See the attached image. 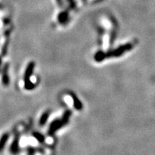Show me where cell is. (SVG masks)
Here are the masks:
<instances>
[{
	"mask_svg": "<svg viewBox=\"0 0 155 155\" xmlns=\"http://www.w3.org/2000/svg\"><path fill=\"white\" fill-rule=\"evenodd\" d=\"M35 68V63L30 62L27 65L24 73V88L27 91L33 90L35 88V84L31 81V77L33 74V71Z\"/></svg>",
	"mask_w": 155,
	"mask_h": 155,
	"instance_id": "6da1fadb",
	"label": "cell"
},
{
	"mask_svg": "<svg viewBox=\"0 0 155 155\" xmlns=\"http://www.w3.org/2000/svg\"><path fill=\"white\" fill-rule=\"evenodd\" d=\"M70 116V112H65L63 116L62 119H55L50 124L49 129H48V134L50 136L53 135L55 133V131L58 130L60 128H61L65 124L67 123L68 121V118Z\"/></svg>",
	"mask_w": 155,
	"mask_h": 155,
	"instance_id": "7a4b0ae2",
	"label": "cell"
},
{
	"mask_svg": "<svg viewBox=\"0 0 155 155\" xmlns=\"http://www.w3.org/2000/svg\"><path fill=\"white\" fill-rule=\"evenodd\" d=\"M9 64L6 63L4 65L2 71V82L5 86H8L9 84Z\"/></svg>",
	"mask_w": 155,
	"mask_h": 155,
	"instance_id": "3957f363",
	"label": "cell"
},
{
	"mask_svg": "<svg viewBox=\"0 0 155 155\" xmlns=\"http://www.w3.org/2000/svg\"><path fill=\"white\" fill-rule=\"evenodd\" d=\"M19 135L17 134L15 136L14 140L12 142V144L10 146V152L12 154H17L19 152Z\"/></svg>",
	"mask_w": 155,
	"mask_h": 155,
	"instance_id": "277c9868",
	"label": "cell"
},
{
	"mask_svg": "<svg viewBox=\"0 0 155 155\" xmlns=\"http://www.w3.org/2000/svg\"><path fill=\"white\" fill-rule=\"evenodd\" d=\"M9 134L8 133H5L2 136L1 138H0V152L3 150V149L5 148L6 144L7 143V141L9 140Z\"/></svg>",
	"mask_w": 155,
	"mask_h": 155,
	"instance_id": "5b68a950",
	"label": "cell"
},
{
	"mask_svg": "<svg viewBox=\"0 0 155 155\" xmlns=\"http://www.w3.org/2000/svg\"><path fill=\"white\" fill-rule=\"evenodd\" d=\"M50 116V111H45L40 116V120H39V124L40 126H44L47 123L48 119Z\"/></svg>",
	"mask_w": 155,
	"mask_h": 155,
	"instance_id": "8992f818",
	"label": "cell"
},
{
	"mask_svg": "<svg viewBox=\"0 0 155 155\" xmlns=\"http://www.w3.org/2000/svg\"><path fill=\"white\" fill-rule=\"evenodd\" d=\"M68 17V12L67 11H63L58 15V21L63 24V23L66 22Z\"/></svg>",
	"mask_w": 155,
	"mask_h": 155,
	"instance_id": "52a82bcc",
	"label": "cell"
},
{
	"mask_svg": "<svg viewBox=\"0 0 155 155\" xmlns=\"http://www.w3.org/2000/svg\"><path fill=\"white\" fill-rule=\"evenodd\" d=\"M32 137L40 143H43L45 140V137H44V135L38 132V131H34L32 133Z\"/></svg>",
	"mask_w": 155,
	"mask_h": 155,
	"instance_id": "ba28073f",
	"label": "cell"
},
{
	"mask_svg": "<svg viewBox=\"0 0 155 155\" xmlns=\"http://www.w3.org/2000/svg\"><path fill=\"white\" fill-rule=\"evenodd\" d=\"M67 1L69 3L70 7H71V8L72 9L75 8V7H76V4H75V0H67Z\"/></svg>",
	"mask_w": 155,
	"mask_h": 155,
	"instance_id": "9c48e42d",
	"label": "cell"
},
{
	"mask_svg": "<svg viewBox=\"0 0 155 155\" xmlns=\"http://www.w3.org/2000/svg\"><path fill=\"white\" fill-rule=\"evenodd\" d=\"M7 47H8V42H5V44L4 45V47L2 48V54H3V55H5V54H7Z\"/></svg>",
	"mask_w": 155,
	"mask_h": 155,
	"instance_id": "30bf717a",
	"label": "cell"
},
{
	"mask_svg": "<svg viewBox=\"0 0 155 155\" xmlns=\"http://www.w3.org/2000/svg\"><path fill=\"white\" fill-rule=\"evenodd\" d=\"M56 2H57L58 5L61 8L64 7V2H63V0H56Z\"/></svg>",
	"mask_w": 155,
	"mask_h": 155,
	"instance_id": "8fae6325",
	"label": "cell"
},
{
	"mask_svg": "<svg viewBox=\"0 0 155 155\" xmlns=\"http://www.w3.org/2000/svg\"><path fill=\"white\" fill-rule=\"evenodd\" d=\"M28 152L29 153V154H34L35 152V149L33 148V147H29V148L28 149Z\"/></svg>",
	"mask_w": 155,
	"mask_h": 155,
	"instance_id": "7c38bea8",
	"label": "cell"
},
{
	"mask_svg": "<svg viewBox=\"0 0 155 155\" xmlns=\"http://www.w3.org/2000/svg\"><path fill=\"white\" fill-rule=\"evenodd\" d=\"M2 58H0V68H1V66H2Z\"/></svg>",
	"mask_w": 155,
	"mask_h": 155,
	"instance_id": "4fadbf2b",
	"label": "cell"
}]
</instances>
